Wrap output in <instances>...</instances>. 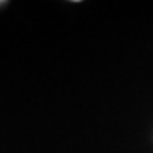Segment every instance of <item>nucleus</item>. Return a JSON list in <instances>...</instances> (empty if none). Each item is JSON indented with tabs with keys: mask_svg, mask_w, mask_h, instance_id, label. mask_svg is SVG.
<instances>
[{
	"mask_svg": "<svg viewBox=\"0 0 153 153\" xmlns=\"http://www.w3.org/2000/svg\"><path fill=\"white\" fill-rule=\"evenodd\" d=\"M0 4H4V2H0Z\"/></svg>",
	"mask_w": 153,
	"mask_h": 153,
	"instance_id": "1",
	"label": "nucleus"
}]
</instances>
